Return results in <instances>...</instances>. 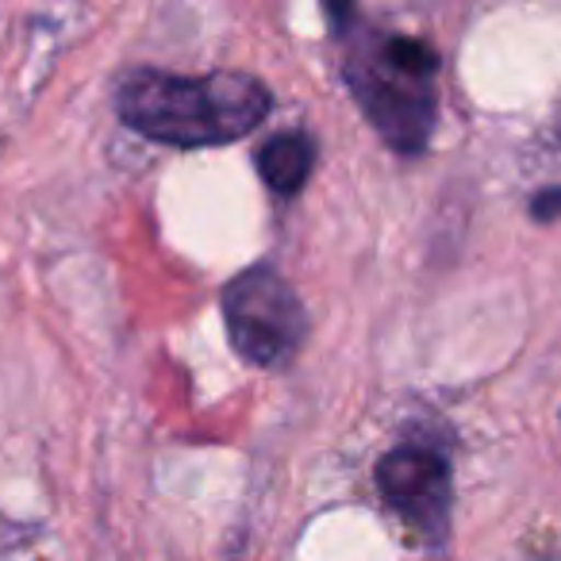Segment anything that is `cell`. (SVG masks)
<instances>
[{
    "instance_id": "cell-1",
    "label": "cell",
    "mask_w": 561,
    "mask_h": 561,
    "mask_svg": "<svg viewBox=\"0 0 561 561\" xmlns=\"http://www.w3.org/2000/svg\"><path fill=\"white\" fill-rule=\"evenodd\" d=\"M346 89L397 154H423L438 119V55L415 35L385 32L354 9H331Z\"/></svg>"
},
{
    "instance_id": "cell-2",
    "label": "cell",
    "mask_w": 561,
    "mask_h": 561,
    "mask_svg": "<svg viewBox=\"0 0 561 561\" xmlns=\"http://www.w3.org/2000/svg\"><path fill=\"white\" fill-rule=\"evenodd\" d=\"M270 104V89L239 70H216L201 78L135 70L116 89V112L131 131L181 150L242 139L262 124Z\"/></svg>"
},
{
    "instance_id": "cell-3",
    "label": "cell",
    "mask_w": 561,
    "mask_h": 561,
    "mask_svg": "<svg viewBox=\"0 0 561 561\" xmlns=\"http://www.w3.org/2000/svg\"><path fill=\"white\" fill-rule=\"evenodd\" d=\"M224 323L231 346L262 369H277L300 351L308 312L297 289L273 270H247L224 289Z\"/></svg>"
},
{
    "instance_id": "cell-4",
    "label": "cell",
    "mask_w": 561,
    "mask_h": 561,
    "mask_svg": "<svg viewBox=\"0 0 561 561\" xmlns=\"http://www.w3.org/2000/svg\"><path fill=\"white\" fill-rule=\"evenodd\" d=\"M377 492L381 500L427 542H438L450 523V461L438 446L423 443V438H408V443L392 446L381 461H377Z\"/></svg>"
},
{
    "instance_id": "cell-5",
    "label": "cell",
    "mask_w": 561,
    "mask_h": 561,
    "mask_svg": "<svg viewBox=\"0 0 561 561\" xmlns=\"http://www.w3.org/2000/svg\"><path fill=\"white\" fill-rule=\"evenodd\" d=\"M316 165V142L308 131H280L257 150V173L277 196H293L305 188Z\"/></svg>"
},
{
    "instance_id": "cell-6",
    "label": "cell",
    "mask_w": 561,
    "mask_h": 561,
    "mask_svg": "<svg viewBox=\"0 0 561 561\" xmlns=\"http://www.w3.org/2000/svg\"><path fill=\"white\" fill-rule=\"evenodd\" d=\"M530 211H535V219H558L561 216V188H546V193H538L535 204H530Z\"/></svg>"
}]
</instances>
